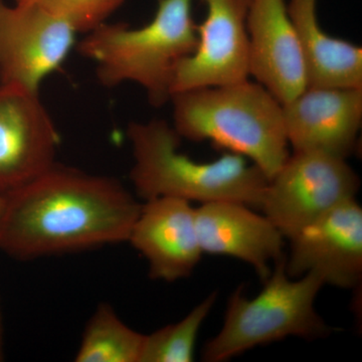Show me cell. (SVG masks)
Instances as JSON below:
<instances>
[{"mask_svg": "<svg viewBox=\"0 0 362 362\" xmlns=\"http://www.w3.org/2000/svg\"><path fill=\"white\" fill-rule=\"evenodd\" d=\"M359 187L358 175L346 159L293 151L269 180L259 209L290 240L335 207L356 199Z\"/></svg>", "mask_w": 362, "mask_h": 362, "instance_id": "obj_6", "label": "cell"}, {"mask_svg": "<svg viewBox=\"0 0 362 362\" xmlns=\"http://www.w3.org/2000/svg\"><path fill=\"white\" fill-rule=\"evenodd\" d=\"M127 135L134 158L130 180L145 202L175 197L199 204L237 202L261 209L269 178L246 157L228 151L214 161H195L180 152L182 138L160 119L131 122Z\"/></svg>", "mask_w": 362, "mask_h": 362, "instance_id": "obj_2", "label": "cell"}, {"mask_svg": "<svg viewBox=\"0 0 362 362\" xmlns=\"http://www.w3.org/2000/svg\"><path fill=\"white\" fill-rule=\"evenodd\" d=\"M182 139L211 141L246 157L271 180L290 156L282 104L257 82L201 88L171 96Z\"/></svg>", "mask_w": 362, "mask_h": 362, "instance_id": "obj_3", "label": "cell"}, {"mask_svg": "<svg viewBox=\"0 0 362 362\" xmlns=\"http://www.w3.org/2000/svg\"><path fill=\"white\" fill-rule=\"evenodd\" d=\"M288 275L320 276L325 284L354 289L362 278V209L356 199L340 204L290 240Z\"/></svg>", "mask_w": 362, "mask_h": 362, "instance_id": "obj_10", "label": "cell"}, {"mask_svg": "<svg viewBox=\"0 0 362 362\" xmlns=\"http://www.w3.org/2000/svg\"><path fill=\"white\" fill-rule=\"evenodd\" d=\"M4 197L0 252L21 261L127 242L142 207L115 178L57 162Z\"/></svg>", "mask_w": 362, "mask_h": 362, "instance_id": "obj_1", "label": "cell"}, {"mask_svg": "<svg viewBox=\"0 0 362 362\" xmlns=\"http://www.w3.org/2000/svg\"><path fill=\"white\" fill-rule=\"evenodd\" d=\"M127 242L148 262L150 278L169 283L189 277L204 255L194 207L175 197L145 202Z\"/></svg>", "mask_w": 362, "mask_h": 362, "instance_id": "obj_13", "label": "cell"}, {"mask_svg": "<svg viewBox=\"0 0 362 362\" xmlns=\"http://www.w3.org/2000/svg\"><path fill=\"white\" fill-rule=\"evenodd\" d=\"M206 20L197 25V45L176 66L171 96L185 90L243 82L250 77L247 16L251 0H199Z\"/></svg>", "mask_w": 362, "mask_h": 362, "instance_id": "obj_7", "label": "cell"}, {"mask_svg": "<svg viewBox=\"0 0 362 362\" xmlns=\"http://www.w3.org/2000/svg\"><path fill=\"white\" fill-rule=\"evenodd\" d=\"M250 76L281 104L306 89L297 32L286 0H251L247 16Z\"/></svg>", "mask_w": 362, "mask_h": 362, "instance_id": "obj_12", "label": "cell"}, {"mask_svg": "<svg viewBox=\"0 0 362 362\" xmlns=\"http://www.w3.org/2000/svg\"><path fill=\"white\" fill-rule=\"evenodd\" d=\"M4 204H6V197L4 195H0V214L2 213V209H4Z\"/></svg>", "mask_w": 362, "mask_h": 362, "instance_id": "obj_20", "label": "cell"}, {"mask_svg": "<svg viewBox=\"0 0 362 362\" xmlns=\"http://www.w3.org/2000/svg\"><path fill=\"white\" fill-rule=\"evenodd\" d=\"M59 144L58 130L39 92L0 84V195L49 170Z\"/></svg>", "mask_w": 362, "mask_h": 362, "instance_id": "obj_8", "label": "cell"}, {"mask_svg": "<svg viewBox=\"0 0 362 362\" xmlns=\"http://www.w3.org/2000/svg\"><path fill=\"white\" fill-rule=\"evenodd\" d=\"M216 301L211 293L182 320L145 335L140 362H192L202 324Z\"/></svg>", "mask_w": 362, "mask_h": 362, "instance_id": "obj_17", "label": "cell"}, {"mask_svg": "<svg viewBox=\"0 0 362 362\" xmlns=\"http://www.w3.org/2000/svg\"><path fill=\"white\" fill-rule=\"evenodd\" d=\"M4 317H2L1 302H0V361L4 358Z\"/></svg>", "mask_w": 362, "mask_h": 362, "instance_id": "obj_19", "label": "cell"}, {"mask_svg": "<svg viewBox=\"0 0 362 362\" xmlns=\"http://www.w3.org/2000/svg\"><path fill=\"white\" fill-rule=\"evenodd\" d=\"M285 259L276 262L262 291L254 298L238 288L226 306L223 327L202 349V361L223 362L247 350L288 337H327L332 328L317 313L315 300L325 285L315 273L292 278Z\"/></svg>", "mask_w": 362, "mask_h": 362, "instance_id": "obj_5", "label": "cell"}, {"mask_svg": "<svg viewBox=\"0 0 362 362\" xmlns=\"http://www.w3.org/2000/svg\"><path fill=\"white\" fill-rule=\"evenodd\" d=\"M124 0H14L16 6H33L65 21L77 33H88L105 23Z\"/></svg>", "mask_w": 362, "mask_h": 362, "instance_id": "obj_18", "label": "cell"}, {"mask_svg": "<svg viewBox=\"0 0 362 362\" xmlns=\"http://www.w3.org/2000/svg\"><path fill=\"white\" fill-rule=\"evenodd\" d=\"M282 108L293 151H320L344 159L356 151L362 89L306 87Z\"/></svg>", "mask_w": 362, "mask_h": 362, "instance_id": "obj_11", "label": "cell"}, {"mask_svg": "<svg viewBox=\"0 0 362 362\" xmlns=\"http://www.w3.org/2000/svg\"><path fill=\"white\" fill-rule=\"evenodd\" d=\"M65 21L33 6L0 0V84L39 92L40 83L63 64L76 42Z\"/></svg>", "mask_w": 362, "mask_h": 362, "instance_id": "obj_9", "label": "cell"}, {"mask_svg": "<svg viewBox=\"0 0 362 362\" xmlns=\"http://www.w3.org/2000/svg\"><path fill=\"white\" fill-rule=\"evenodd\" d=\"M318 0H289L288 13L296 30L307 87L362 89V49L324 32L317 16Z\"/></svg>", "mask_w": 362, "mask_h": 362, "instance_id": "obj_15", "label": "cell"}, {"mask_svg": "<svg viewBox=\"0 0 362 362\" xmlns=\"http://www.w3.org/2000/svg\"><path fill=\"white\" fill-rule=\"evenodd\" d=\"M144 337L126 325L110 304L101 303L86 325L75 361L140 362Z\"/></svg>", "mask_w": 362, "mask_h": 362, "instance_id": "obj_16", "label": "cell"}, {"mask_svg": "<svg viewBox=\"0 0 362 362\" xmlns=\"http://www.w3.org/2000/svg\"><path fill=\"white\" fill-rule=\"evenodd\" d=\"M195 226L202 252L240 259L261 280L284 258V240L277 226L252 207L237 202H213L194 207Z\"/></svg>", "mask_w": 362, "mask_h": 362, "instance_id": "obj_14", "label": "cell"}, {"mask_svg": "<svg viewBox=\"0 0 362 362\" xmlns=\"http://www.w3.org/2000/svg\"><path fill=\"white\" fill-rule=\"evenodd\" d=\"M86 33L77 49L96 64L100 84L136 83L154 108L170 101L176 66L194 52L199 40L192 0H159L156 16L140 28L105 21Z\"/></svg>", "mask_w": 362, "mask_h": 362, "instance_id": "obj_4", "label": "cell"}]
</instances>
